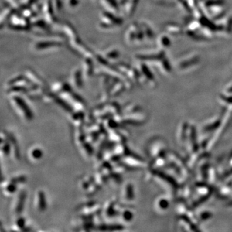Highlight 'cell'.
<instances>
[{
    "instance_id": "1",
    "label": "cell",
    "mask_w": 232,
    "mask_h": 232,
    "mask_svg": "<svg viewBox=\"0 0 232 232\" xmlns=\"http://www.w3.org/2000/svg\"><path fill=\"white\" fill-rule=\"evenodd\" d=\"M13 101L15 103V105L18 108L19 110L22 111L23 116L27 120L30 121L33 118V114L30 110L29 107L25 102L24 100L19 96L13 97Z\"/></svg>"
},
{
    "instance_id": "2",
    "label": "cell",
    "mask_w": 232,
    "mask_h": 232,
    "mask_svg": "<svg viewBox=\"0 0 232 232\" xmlns=\"http://www.w3.org/2000/svg\"><path fill=\"white\" fill-rule=\"evenodd\" d=\"M37 208L39 210L43 212L46 207L45 195L43 192L39 191L37 194V202H36Z\"/></svg>"
},
{
    "instance_id": "3",
    "label": "cell",
    "mask_w": 232,
    "mask_h": 232,
    "mask_svg": "<svg viewBox=\"0 0 232 232\" xmlns=\"http://www.w3.org/2000/svg\"><path fill=\"white\" fill-rule=\"evenodd\" d=\"M25 198V195L24 193H21L19 196L18 203L16 204V207H15V212L19 213L22 212V211L23 208L24 201Z\"/></svg>"
},
{
    "instance_id": "4",
    "label": "cell",
    "mask_w": 232,
    "mask_h": 232,
    "mask_svg": "<svg viewBox=\"0 0 232 232\" xmlns=\"http://www.w3.org/2000/svg\"><path fill=\"white\" fill-rule=\"evenodd\" d=\"M43 151L39 148H34L30 152V157L32 159L36 161L41 159L43 157Z\"/></svg>"
},
{
    "instance_id": "5",
    "label": "cell",
    "mask_w": 232,
    "mask_h": 232,
    "mask_svg": "<svg viewBox=\"0 0 232 232\" xmlns=\"http://www.w3.org/2000/svg\"><path fill=\"white\" fill-rule=\"evenodd\" d=\"M17 184H18L10 181V182L6 184V185L5 186L4 191L5 192V193H7L9 195L14 193L17 189Z\"/></svg>"
},
{
    "instance_id": "6",
    "label": "cell",
    "mask_w": 232,
    "mask_h": 232,
    "mask_svg": "<svg viewBox=\"0 0 232 232\" xmlns=\"http://www.w3.org/2000/svg\"><path fill=\"white\" fill-rule=\"evenodd\" d=\"M125 198L126 200L128 201H131L132 200L134 197V189H133V186L131 184H128L126 185V187L125 188Z\"/></svg>"
},
{
    "instance_id": "7",
    "label": "cell",
    "mask_w": 232,
    "mask_h": 232,
    "mask_svg": "<svg viewBox=\"0 0 232 232\" xmlns=\"http://www.w3.org/2000/svg\"><path fill=\"white\" fill-rule=\"evenodd\" d=\"M105 212H106V215L108 216V217H112L113 216H115L117 214V210L115 209L114 201L108 205L106 210H105Z\"/></svg>"
},
{
    "instance_id": "8",
    "label": "cell",
    "mask_w": 232,
    "mask_h": 232,
    "mask_svg": "<svg viewBox=\"0 0 232 232\" xmlns=\"http://www.w3.org/2000/svg\"><path fill=\"white\" fill-rule=\"evenodd\" d=\"M122 218L126 222H130L134 218V213L129 210H125L122 212Z\"/></svg>"
},
{
    "instance_id": "9",
    "label": "cell",
    "mask_w": 232,
    "mask_h": 232,
    "mask_svg": "<svg viewBox=\"0 0 232 232\" xmlns=\"http://www.w3.org/2000/svg\"><path fill=\"white\" fill-rule=\"evenodd\" d=\"M16 226L19 229L22 230H26V223H25V220L22 218L20 217L16 220Z\"/></svg>"
},
{
    "instance_id": "10",
    "label": "cell",
    "mask_w": 232,
    "mask_h": 232,
    "mask_svg": "<svg viewBox=\"0 0 232 232\" xmlns=\"http://www.w3.org/2000/svg\"><path fill=\"white\" fill-rule=\"evenodd\" d=\"M158 208H161V210H166L168 207V200L166 199H161L158 201Z\"/></svg>"
}]
</instances>
